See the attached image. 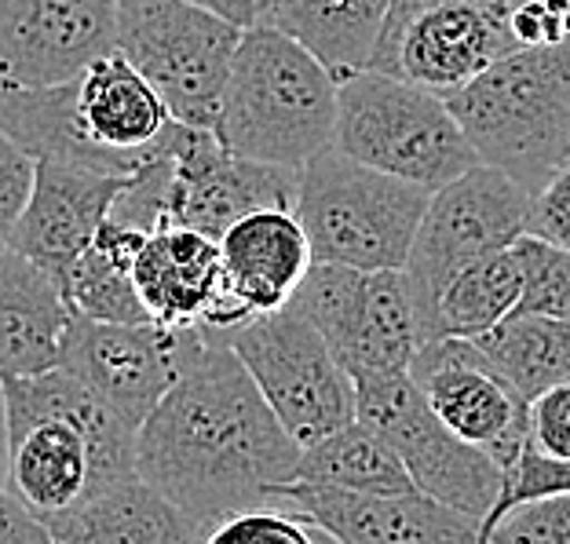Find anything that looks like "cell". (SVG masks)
<instances>
[{
  "mask_svg": "<svg viewBox=\"0 0 570 544\" xmlns=\"http://www.w3.org/2000/svg\"><path fill=\"white\" fill-rule=\"evenodd\" d=\"M8 453H11V424H8V395L0 380V489L8 486Z\"/></svg>",
  "mask_w": 570,
  "mask_h": 544,
  "instance_id": "39",
  "label": "cell"
},
{
  "mask_svg": "<svg viewBox=\"0 0 570 544\" xmlns=\"http://www.w3.org/2000/svg\"><path fill=\"white\" fill-rule=\"evenodd\" d=\"M202 329H165L154 322L121 326L73 315L62 369L81 377L121 421L139 432L176 384Z\"/></svg>",
  "mask_w": 570,
  "mask_h": 544,
  "instance_id": "14",
  "label": "cell"
},
{
  "mask_svg": "<svg viewBox=\"0 0 570 544\" xmlns=\"http://www.w3.org/2000/svg\"><path fill=\"white\" fill-rule=\"evenodd\" d=\"M202 544H336L330 534H322L315 523H307L301 512L285 504H267V508H249L227 515L216 523Z\"/></svg>",
  "mask_w": 570,
  "mask_h": 544,
  "instance_id": "30",
  "label": "cell"
},
{
  "mask_svg": "<svg viewBox=\"0 0 570 544\" xmlns=\"http://www.w3.org/2000/svg\"><path fill=\"white\" fill-rule=\"evenodd\" d=\"M355 406L358 421L370 424L395 449L417 494L446 504L475 523H483L494 512L509 472L490 453L453 435L424 403L410 373L355 384Z\"/></svg>",
  "mask_w": 570,
  "mask_h": 544,
  "instance_id": "11",
  "label": "cell"
},
{
  "mask_svg": "<svg viewBox=\"0 0 570 544\" xmlns=\"http://www.w3.org/2000/svg\"><path fill=\"white\" fill-rule=\"evenodd\" d=\"M289 307L322 333L355 384L406 377L428 344L406 270L311 264Z\"/></svg>",
  "mask_w": 570,
  "mask_h": 544,
  "instance_id": "7",
  "label": "cell"
},
{
  "mask_svg": "<svg viewBox=\"0 0 570 544\" xmlns=\"http://www.w3.org/2000/svg\"><path fill=\"white\" fill-rule=\"evenodd\" d=\"M37 161L0 128V256L11 249L16 227L33 190Z\"/></svg>",
  "mask_w": 570,
  "mask_h": 544,
  "instance_id": "33",
  "label": "cell"
},
{
  "mask_svg": "<svg viewBox=\"0 0 570 544\" xmlns=\"http://www.w3.org/2000/svg\"><path fill=\"white\" fill-rule=\"evenodd\" d=\"M238 41L242 26L190 0H118L114 51L147 77L179 125L216 132Z\"/></svg>",
  "mask_w": 570,
  "mask_h": 544,
  "instance_id": "8",
  "label": "cell"
},
{
  "mask_svg": "<svg viewBox=\"0 0 570 544\" xmlns=\"http://www.w3.org/2000/svg\"><path fill=\"white\" fill-rule=\"evenodd\" d=\"M301 446L271 413L238 355L202 329L136 435V472L205 537L227 515L267 508L293 483Z\"/></svg>",
  "mask_w": 570,
  "mask_h": 544,
  "instance_id": "1",
  "label": "cell"
},
{
  "mask_svg": "<svg viewBox=\"0 0 570 544\" xmlns=\"http://www.w3.org/2000/svg\"><path fill=\"white\" fill-rule=\"evenodd\" d=\"M530 446L552 461H570V380L530 403Z\"/></svg>",
  "mask_w": 570,
  "mask_h": 544,
  "instance_id": "34",
  "label": "cell"
},
{
  "mask_svg": "<svg viewBox=\"0 0 570 544\" xmlns=\"http://www.w3.org/2000/svg\"><path fill=\"white\" fill-rule=\"evenodd\" d=\"M73 121L110 176H136L161 150L173 113L147 77L110 51L73 81Z\"/></svg>",
  "mask_w": 570,
  "mask_h": 544,
  "instance_id": "18",
  "label": "cell"
},
{
  "mask_svg": "<svg viewBox=\"0 0 570 544\" xmlns=\"http://www.w3.org/2000/svg\"><path fill=\"white\" fill-rule=\"evenodd\" d=\"M0 544H56L48 534V526L16 501L8 489H0Z\"/></svg>",
  "mask_w": 570,
  "mask_h": 544,
  "instance_id": "37",
  "label": "cell"
},
{
  "mask_svg": "<svg viewBox=\"0 0 570 544\" xmlns=\"http://www.w3.org/2000/svg\"><path fill=\"white\" fill-rule=\"evenodd\" d=\"M432 190L347 158L336 147L301 168L293 212L315 264L403 270Z\"/></svg>",
  "mask_w": 570,
  "mask_h": 544,
  "instance_id": "5",
  "label": "cell"
},
{
  "mask_svg": "<svg viewBox=\"0 0 570 544\" xmlns=\"http://www.w3.org/2000/svg\"><path fill=\"white\" fill-rule=\"evenodd\" d=\"M336 77L271 22H253L230 59L219 99V142L238 158L301 168L333 147Z\"/></svg>",
  "mask_w": 570,
  "mask_h": 544,
  "instance_id": "3",
  "label": "cell"
},
{
  "mask_svg": "<svg viewBox=\"0 0 570 544\" xmlns=\"http://www.w3.org/2000/svg\"><path fill=\"white\" fill-rule=\"evenodd\" d=\"M520 4L523 0H392L370 67L450 96L520 48L509 26Z\"/></svg>",
  "mask_w": 570,
  "mask_h": 544,
  "instance_id": "10",
  "label": "cell"
},
{
  "mask_svg": "<svg viewBox=\"0 0 570 544\" xmlns=\"http://www.w3.org/2000/svg\"><path fill=\"white\" fill-rule=\"evenodd\" d=\"M527 235H538L570 253V161L534 194Z\"/></svg>",
  "mask_w": 570,
  "mask_h": 544,
  "instance_id": "35",
  "label": "cell"
},
{
  "mask_svg": "<svg viewBox=\"0 0 570 544\" xmlns=\"http://www.w3.org/2000/svg\"><path fill=\"white\" fill-rule=\"evenodd\" d=\"M267 4H275V0H261V11H264Z\"/></svg>",
  "mask_w": 570,
  "mask_h": 544,
  "instance_id": "41",
  "label": "cell"
},
{
  "mask_svg": "<svg viewBox=\"0 0 570 544\" xmlns=\"http://www.w3.org/2000/svg\"><path fill=\"white\" fill-rule=\"evenodd\" d=\"M275 504L301 512L336 544H479V523L424 494H341L289 483Z\"/></svg>",
  "mask_w": 570,
  "mask_h": 544,
  "instance_id": "19",
  "label": "cell"
},
{
  "mask_svg": "<svg viewBox=\"0 0 570 544\" xmlns=\"http://www.w3.org/2000/svg\"><path fill=\"white\" fill-rule=\"evenodd\" d=\"M523 270L512 249L490 253L483 260L458 270L439 293L428 322V340H475L479 333L494 329L520 307Z\"/></svg>",
  "mask_w": 570,
  "mask_h": 544,
  "instance_id": "28",
  "label": "cell"
},
{
  "mask_svg": "<svg viewBox=\"0 0 570 544\" xmlns=\"http://www.w3.org/2000/svg\"><path fill=\"white\" fill-rule=\"evenodd\" d=\"M73 310L59 281L16 249L0 256V380L62 366Z\"/></svg>",
  "mask_w": 570,
  "mask_h": 544,
  "instance_id": "22",
  "label": "cell"
},
{
  "mask_svg": "<svg viewBox=\"0 0 570 544\" xmlns=\"http://www.w3.org/2000/svg\"><path fill=\"white\" fill-rule=\"evenodd\" d=\"M216 336L238 355L271 413L301 449L358 417L355 380L336 362L322 333L289 304Z\"/></svg>",
  "mask_w": 570,
  "mask_h": 544,
  "instance_id": "9",
  "label": "cell"
},
{
  "mask_svg": "<svg viewBox=\"0 0 570 544\" xmlns=\"http://www.w3.org/2000/svg\"><path fill=\"white\" fill-rule=\"evenodd\" d=\"M512 33L515 41H520V48H541V44H563L570 41L563 22L552 16L546 0H523L520 8L512 11Z\"/></svg>",
  "mask_w": 570,
  "mask_h": 544,
  "instance_id": "36",
  "label": "cell"
},
{
  "mask_svg": "<svg viewBox=\"0 0 570 544\" xmlns=\"http://www.w3.org/2000/svg\"><path fill=\"white\" fill-rule=\"evenodd\" d=\"M512 253L523 270V293L515 310L570 322V253L538 235H520Z\"/></svg>",
  "mask_w": 570,
  "mask_h": 544,
  "instance_id": "29",
  "label": "cell"
},
{
  "mask_svg": "<svg viewBox=\"0 0 570 544\" xmlns=\"http://www.w3.org/2000/svg\"><path fill=\"white\" fill-rule=\"evenodd\" d=\"M142 241H147V230L107 216V224L96 230L92 245L59 278V289L67 296L73 315L92 322H121V326L150 322L132 281V264Z\"/></svg>",
  "mask_w": 570,
  "mask_h": 544,
  "instance_id": "25",
  "label": "cell"
},
{
  "mask_svg": "<svg viewBox=\"0 0 570 544\" xmlns=\"http://www.w3.org/2000/svg\"><path fill=\"white\" fill-rule=\"evenodd\" d=\"M567 380H570V373H567Z\"/></svg>",
  "mask_w": 570,
  "mask_h": 544,
  "instance_id": "42",
  "label": "cell"
},
{
  "mask_svg": "<svg viewBox=\"0 0 570 544\" xmlns=\"http://www.w3.org/2000/svg\"><path fill=\"white\" fill-rule=\"evenodd\" d=\"M479 544H570V494L534 497L479 526Z\"/></svg>",
  "mask_w": 570,
  "mask_h": 544,
  "instance_id": "31",
  "label": "cell"
},
{
  "mask_svg": "<svg viewBox=\"0 0 570 544\" xmlns=\"http://www.w3.org/2000/svg\"><path fill=\"white\" fill-rule=\"evenodd\" d=\"M11 453L8 494L37 520L67 515L136 472V427L70 369L4 380Z\"/></svg>",
  "mask_w": 570,
  "mask_h": 544,
  "instance_id": "2",
  "label": "cell"
},
{
  "mask_svg": "<svg viewBox=\"0 0 570 544\" xmlns=\"http://www.w3.org/2000/svg\"><path fill=\"white\" fill-rule=\"evenodd\" d=\"M410 380L458 438L490 453L504 472L530 443V403L501 380L472 340H428L413 355Z\"/></svg>",
  "mask_w": 570,
  "mask_h": 544,
  "instance_id": "15",
  "label": "cell"
},
{
  "mask_svg": "<svg viewBox=\"0 0 570 544\" xmlns=\"http://www.w3.org/2000/svg\"><path fill=\"white\" fill-rule=\"evenodd\" d=\"M128 176H102L70 161H37L33 190L11 238V249L33 260L51 278H62L70 264L92 245L107 224Z\"/></svg>",
  "mask_w": 570,
  "mask_h": 544,
  "instance_id": "20",
  "label": "cell"
},
{
  "mask_svg": "<svg viewBox=\"0 0 570 544\" xmlns=\"http://www.w3.org/2000/svg\"><path fill=\"white\" fill-rule=\"evenodd\" d=\"M530 205L534 198L490 165H472L464 176L432 190L403 267L417 296L424 336L443 285L483 256L512 249L515 238L527 235Z\"/></svg>",
  "mask_w": 570,
  "mask_h": 544,
  "instance_id": "12",
  "label": "cell"
},
{
  "mask_svg": "<svg viewBox=\"0 0 570 544\" xmlns=\"http://www.w3.org/2000/svg\"><path fill=\"white\" fill-rule=\"evenodd\" d=\"M546 4H549L552 16L563 22V30H567V37H570V0H546Z\"/></svg>",
  "mask_w": 570,
  "mask_h": 544,
  "instance_id": "40",
  "label": "cell"
},
{
  "mask_svg": "<svg viewBox=\"0 0 570 544\" xmlns=\"http://www.w3.org/2000/svg\"><path fill=\"white\" fill-rule=\"evenodd\" d=\"M190 4H198L205 11H216L219 19L235 22V26H253L256 16H261V0H190Z\"/></svg>",
  "mask_w": 570,
  "mask_h": 544,
  "instance_id": "38",
  "label": "cell"
},
{
  "mask_svg": "<svg viewBox=\"0 0 570 544\" xmlns=\"http://www.w3.org/2000/svg\"><path fill=\"white\" fill-rule=\"evenodd\" d=\"M333 147L428 190L446 187L479 165L443 96L373 67L336 85Z\"/></svg>",
  "mask_w": 570,
  "mask_h": 544,
  "instance_id": "6",
  "label": "cell"
},
{
  "mask_svg": "<svg viewBox=\"0 0 570 544\" xmlns=\"http://www.w3.org/2000/svg\"><path fill=\"white\" fill-rule=\"evenodd\" d=\"M114 41L118 0H0V85H70Z\"/></svg>",
  "mask_w": 570,
  "mask_h": 544,
  "instance_id": "16",
  "label": "cell"
},
{
  "mask_svg": "<svg viewBox=\"0 0 570 544\" xmlns=\"http://www.w3.org/2000/svg\"><path fill=\"white\" fill-rule=\"evenodd\" d=\"M136 293L154 326L216 329L224 310L219 245L187 227L150 230L132 264Z\"/></svg>",
  "mask_w": 570,
  "mask_h": 544,
  "instance_id": "21",
  "label": "cell"
},
{
  "mask_svg": "<svg viewBox=\"0 0 570 544\" xmlns=\"http://www.w3.org/2000/svg\"><path fill=\"white\" fill-rule=\"evenodd\" d=\"M552 494H570V461H552L527 443L520 461H515V468L509 472V478H504L501 501L494 504V512H490L479 526H490L498 515L515 508V504L534 501V497H552Z\"/></svg>",
  "mask_w": 570,
  "mask_h": 544,
  "instance_id": "32",
  "label": "cell"
},
{
  "mask_svg": "<svg viewBox=\"0 0 570 544\" xmlns=\"http://www.w3.org/2000/svg\"><path fill=\"white\" fill-rule=\"evenodd\" d=\"M168 184L161 201V227H187L219 238L230 224L256 209H293L296 168L261 165L230 154L213 128L173 121L165 132Z\"/></svg>",
  "mask_w": 570,
  "mask_h": 544,
  "instance_id": "13",
  "label": "cell"
},
{
  "mask_svg": "<svg viewBox=\"0 0 570 544\" xmlns=\"http://www.w3.org/2000/svg\"><path fill=\"white\" fill-rule=\"evenodd\" d=\"M392 0H275L256 22L278 26L301 41L336 81L370 67Z\"/></svg>",
  "mask_w": 570,
  "mask_h": 544,
  "instance_id": "24",
  "label": "cell"
},
{
  "mask_svg": "<svg viewBox=\"0 0 570 544\" xmlns=\"http://www.w3.org/2000/svg\"><path fill=\"white\" fill-rule=\"evenodd\" d=\"M475 352L487 366L509 380L527 403L563 384L570 373V322L512 310L494 329L475 336Z\"/></svg>",
  "mask_w": 570,
  "mask_h": 544,
  "instance_id": "27",
  "label": "cell"
},
{
  "mask_svg": "<svg viewBox=\"0 0 570 544\" xmlns=\"http://www.w3.org/2000/svg\"><path fill=\"white\" fill-rule=\"evenodd\" d=\"M293 483L341 494H413L410 475L395 449L358 417L318 443L301 449Z\"/></svg>",
  "mask_w": 570,
  "mask_h": 544,
  "instance_id": "26",
  "label": "cell"
},
{
  "mask_svg": "<svg viewBox=\"0 0 570 544\" xmlns=\"http://www.w3.org/2000/svg\"><path fill=\"white\" fill-rule=\"evenodd\" d=\"M216 245L224 264V310L209 333H227L256 315L285 307L315 264L293 209H256L242 216Z\"/></svg>",
  "mask_w": 570,
  "mask_h": 544,
  "instance_id": "17",
  "label": "cell"
},
{
  "mask_svg": "<svg viewBox=\"0 0 570 544\" xmlns=\"http://www.w3.org/2000/svg\"><path fill=\"white\" fill-rule=\"evenodd\" d=\"M443 99L479 165L530 198L570 161V41L515 48Z\"/></svg>",
  "mask_w": 570,
  "mask_h": 544,
  "instance_id": "4",
  "label": "cell"
},
{
  "mask_svg": "<svg viewBox=\"0 0 570 544\" xmlns=\"http://www.w3.org/2000/svg\"><path fill=\"white\" fill-rule=\"evenodd\" d=\"M45 526L56 544H202L198 526L139 475L102 486Z\"/></svg>",
  "mask_w": 570,
  "mask_h": 544,
  "instance_id": "23",
  "label": "cell"
}]
</instances>
